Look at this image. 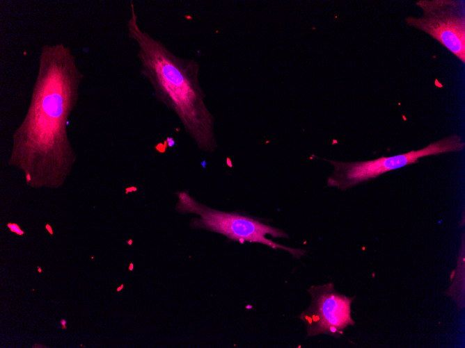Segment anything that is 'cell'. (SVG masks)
I'll return each instance as SVG.
<instances>
[{"label":"cell","instance_id":"obj_6","mask_svg":"<svg viewBox=\"0 0 465 348\" xmlns=\"http://www.w3.org/2000/svg\"><path fill=\"white\" fill-rule=\"evenodd\" d=\"M308 292L310 305L299 316L306 326L307 336L328 334L339 338L349 325L355 324L351 316L355 296L348 297L338 293L333 283L312 285Z\"/></svg>","mask_w":465,"mask_h":348},{"label":"cell","instance_id":"obj_11","mask_svg":"<svg viewBox=\"0 0 465 348\" xmlns=\"http://www.w3.org/2000/svg\"><path fill=\"white\" fill-rule=\"evenodd\" d=\"M38 271L39 273L42 272V269L40 266L38 267Z\"/></svg>","mask_w":465,"mask_h":348},{"label":"cell","instance_id":"obj_8","mask_svg":"<svg viewBox=\"0 0 465 348\" xmlns=\"http://www.w3.org/2000/svg\"><path fill=\"white\" fill-rule=\"evenodd\" d=\"M8 227L12 232H14L19 235H22L24 234V231L19 227V226L17 224L8 223Z\"/></svg>","mask_w":465,"mask_h":348},{"label":"cell","instance_id":"obj_9","mask_svg":"<svg viewBox=\"0 0 465 348\" xmlns=\"http://www.w3.org/2000/svg\"><path fill=\"white\" fill-rule=\"evenodd\" d=\"M45 227L47 229V231L49 232L50 234H53L52 229L49 224H47Z\"/></svg>","mask_w":465,"mask_h":348},{"label":"cell","instance_id":"obj_3","mask_svg":"<svg viewBox=\"0 0 465 348\" xmlns=\"http://www.w3.org/2000/svg\"><path fill=\"white\" fill-rule=\"evenodd\" d=\"M177 194V208L179 211L199 215V217L192 219L191 222L194 228L220 233L240 243L255 242L274 249H283L297 258H300L306 254V250L303 249L287 247L267 238V235L273 238H288L289 236L283 230L265 224L259 218L238 212L212 209L198 203L185 192H178Z\"/></svg>","mask_w":465,"mask_h":348},{"label":"cell","instance_id":"obj_2","mask_svg":"<svg viewBox=\"0 0 465 348\" xmlns=\"http://www.w3.org/2000/svg\"><path fill=\"white\" fill-rule=\"evenodd\" d=\"M130 10L127 34L138 45L141 74L151 84L157 100L175 112L198 147L205 151H214L217 146L214 117L204 101L198 63L175 55L162 42L143 30L132 1Z\"/></svg>","mask_w":465,"mask_h":348},{"label":"cell","instance_id":"obj_10","mask_svg":"<svg viewBox=\"0 0 465 348\" xmlns=\"http://www.w3.org/2000/svg\"><path fill=\"white\" fill-rule=\"evenodd\" d=\"M60 324H61L62 326H66V320H65V319H62V320L60 321Z\"/></svg>","mask_w":465,"mask_h":348},{"label":"cell","instance_id":"obj_4","mask_svg":"<svg viewBox=\"0 0 465 348\" xmlns=\"http://www.w3.org/2000/svg\"><path fill=\"white\" fill-rule=\"evenodd\" d=\"M464 142L461 136L454 134L431 142L425 147L393 156H381L375 160L340 162L323 160L333 167V174L327 179V186L346 190L358 183L375 179L386 172L418 162L419 158L449 152L461 151Z\"/></svg>","mask_w":465,"mask_h":348},{"label":"cell","instance_id":"obj_1","mask_svg":"<svg viewBox=\"0 0 465 348\" xmlns=\"http://www.w3.org/2000/svg\"><path fill=\"white\" fill-rule=\"evenodd\" d=\"M84 78L70 47H41L30 106L13 135L12 160L63 163L74 158L66 126Z\"/></svg>","mask_w":465,"mask_h":348},{"label":"cell","instance_id":"obj_12","mask_svg":"<svg viewBox=\"0 0 465 348\" xmlns=\"http://www.w3.org/2000/svg\"><path fill=\"white\" fill-rule=\"evenodd\" d=\"M66 328H67L66 326H63L61 327V329H66Z\"/></svg>","mask_w":465,"mask_h":348},{"label":"cell","instance_id":"obj_7","mask_svg":"<svg viewBox=\"0 0 465 348\" xmlns=\"http://www.w3.org/2000/svg\"><path fill=\"white\" fill-rule=\"evenodd\" d=\"M458 269L455 270V279L452 285L446 292L457 301L459 309L464 307V235H462V245L458 256Z\"/></svg>","mask_w":465,"mask_h":348},{"label":"cell","instance_id":"obj_5","mask_svg":"<svg viewBox=\"0 0 465 348\" xmlns=\"http://www.w3.org/2000/svg\"><path fill=\"white\" fill-rule=\"evenodd\" d=\"M420 17H407L406 23L436 40L465 63V5L458 0H420Z\"/></svg>","mask_w":465,"mask_h":348}]
</instances>
